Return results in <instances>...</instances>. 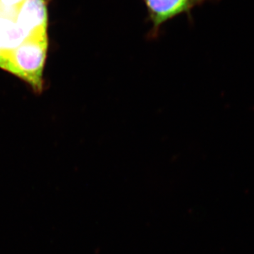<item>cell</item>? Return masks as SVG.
<instances>
[{"mask_svg": "<svg viewBox=\"0 0 254 254\" xmlns=\"http://www.w3.org/2000/svg\"><path fill=\"white\" fill-rule=\"evenodd\" d=\"M48 46L47 33L32 35L7 55L1 68L22 78L40 92L43 88Z\"/></svg>", "mask_w": 254, "mask_h": 254, "instance_id": "6da1fadb", "label": "cell"}, {"mask_svg": "<svg viewBox=\"0 0 254 254\" xmlns=\"http://www.w3.org/2000/svg\"><path fill=\"white\" fill-rule=\"evenodd\" d=\"M210 0H143L148 18L153 24L150 36L158 34L160 26L182 14H189L195 6Z\"/></svg>", "mask_w": 254, "mask_h": 254, "instance_id": "7a4b0ae2", "label": "cell"}, {"mask_svg": "<svg viewBox=\"0 0 254 254\" xmlns=\"http://www.w3.org/2000/svg\"><path fill=\"white\" fill-rule=\"evenodd\" d=\"M14 20L29 36L46 34L48 21L46 0H25L16 9Z\"/></svg>", "mask_w": 254, "mask_h": 254, "instance_id": "3957f363", "label": "cell"}, {"mask_svg": "<svg viewBox=\"0 0 254 254\" xmlns=\"http://www.w3.org/2000/svg\"><path fill=\"white\" fill-rule=\"evenodd\" d=\"M14 18L0 16V68L7 55L29 37Z\"/></svg>", "mask_w": 254, "mask_h": 254, "instance_id": "277c9868", "label": "cell"}, {"mask_svg": "<svg viewBox=\"0 0 254 254\" xmlns=\"http://www.w3.org/2000/svg\"><path fill=\"white\" fill-rule=\"evenodd\" d=\"M25 0H0V16L14 19L16 9Z\"/></svg>", "mask_w": 254, "mask_h": 254, "instance_id": "5b68a950", "label": "cell"}]
</instances>
